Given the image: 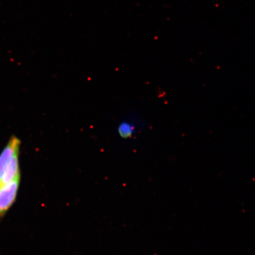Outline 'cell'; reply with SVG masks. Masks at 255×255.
<instances>
[{
    "instance_id": "obj_1",
    "label": "cell",
    "mask_w": 255,
    "mask_h": 255,
    "mask_svg": "<svg viewBox=\"0 0 255 255\" xmlns=\"http://www.w3.org/2000/svg\"><path fill=\"white\" fill-rule=\"evenodd\" d=\"M20 178L0 187V218L4 215L17 196Z\"/></svg>"
},
{
    "instance_id": "obj_3",
    "label": "cell",
    "mask_w": 255,
    "mask_h": 255,
    "mask_svg": "<svg viewBox=\"0 0 255 255\" xmlns=\"http://www.w3.org/2000/svg\"><path fill=\"white\" fill-rule=\"evenodd\" d=\"M19 178H20V170H19L18 153H17L11 158L6 167L0 187Z\"/></svg>"
},
{
    "instance_id": "obj_2",
    "label": "cell",
    "mask_w": 255,
    "mask_h": 255,
    "mask_svg": "<svg viewBox=\"0 0 255 255\" xmlns=\"http://www.w3.org/2000/svg\"><path fill=\"white\" fill-rule=\"evenodd\" d=\"M19 147H20V141L16 137H12L0 154V185H1L6 167L11 158L18 153Z\"/></svg>"
},
{
    "instance_id": "obj_4",
    "label": "cell",
    "mask_w": 255,
    "mask_h": 255,
    "mask_svg": "<svg viewBox=\"0 0 255 255\" xmlns=\"http://www.w3.org/2000/svg\"><path fill=\"white\" fill-rule=\"evenodd\" d=\"M135 128L128 123H124L120 128V133L124 138H128L133 134Z\"/></svg>"
}]
</instances>
